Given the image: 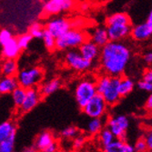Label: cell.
I'll list each match as a JSON object with an SVG mask.
<instances>
[{
    "mask_svg": "<svg viewBox=\"0 0 152 152\" xmlns=\"http://www.w3.org/2000/svg\"><path fill=\"white\" fill-rule=\"evenodd\" d=\"M23 152H37L35 148H26L23 150Z\"/></svg>",
    "mask_w": 152,
    "mask_h": 152,
    "instance_id": "cell-43",
    "label": "cell"
},
{
    "mask_svg": "<svg viewBox=\"0 0 152 152\" xmlns=\"http://www.w3.org/2000/svg\"><path fill=\"white\" fill-rule=\"evenodd\" d=\"M59 149V144L57 140L53 141L52 143H50L47 148H45L42 152H58Z\"/></svg>",
    "mask_w": 152,
    "mask_h": 152,
    "instance_id": "cell-36",
    "label": "cell"
},
{
    "mask_svg": "<svg viewBox=\"0 0 152 152\" xmlns=\"http://www.w3.org/2000/svg\"><path fill=\"white\" fill-rule=\"evenodd\" d=\"M143 140H145V142L147 144L148 149H151L152 148V133H151V131H148L146 133L145 137H143Z\"/></svg>",
    "mask_w": 152,
    "mask_h": 152,
    "instance_id": "cell-37",
    "label": "cell"
},
{
    "mask_svg": "<svg viewBox=\"0 0 152 152\" xmlns=\"http://www.w3.org/2000/svg\"><path fill=\"white\" fill-rule=\"evenodd\" d=\"M61 82L59 79H51L48 82H46L40 88L39 92L42 96H48L58 91L60 88Z\"/></svg>",
    "mask_w": 152,
    "mask_h": 152,
    "instance_id": "cell-21",
    "label": "cell"
},
{
    "mask_svg": "<svg viewBox=\"0 0 152 152\" xmlns=\"http://www.w3.org/2000/svg\"><path fill=\"white\" fill-rule=\"evenodd\" d=\"M100 66L105 74L121 77L131 59L129 48L121 41H108L99 52Z\"/></svg>",
    "mask_w": 152,
    "mask_h": 152,
    "instance_id": "cell-1",
    "label": "cell"
},
{
    "mask_svg": "<svg viewBox=\"0 0 152 152\" xmlns=\"http://www.w3.org/2000/svg\"><path fill=\"white\" fill-rule=\"evenodd\" d=\"M96 93V82L90 78L82 79L75 88V99L80 108L84 107Z\"/></svg>",
    "mask_w": 152,
    "mask_h": 152,
    "instance_id": "cell-4",
    "label": "cell"
},
{
    "mask_svg": "<svg viewBox=\"0 0 152 152\" xmlns=\"http://www.w3.org/2000/svg\"><path fill=\"white\" fill-rule=\"evenodd\" d=\"M16 39H17V42H18L19 48L22 50V49H26L29 47V44L31 43L33 37L29 33H25V34L18 36Z\"/></svg>",
    "mask_w": 152,
    "mask_h": 152,
    "instance_id": "cell-29",
    "label": "cell"
},
{
    "mask_svg": "<svg viewBox=\"0 0 152 152\" xmlns=\"http://www.w3.org/2000/svg\"><path fill=\"white\" fill-rule=\"evenodd\" d=\"M55 140H56V139H55V136L52 132L43 131L37 137V140L35 141V148L42 152L45 148H47Z\"/></svg>",
    "mask_w": 152,
    "mask_h": 152,
    "instance_id": "cell-18",
    "label": "cell"
},
{
    "mask_svg": "<svg viewBox=\"0 0 152 152\" xmlns=\"http://www.w3.org/2000/svg\"><path fill=\"white\" fill-rule=\"evenodd\" d=\"M108 108V105L102 96V95L96 93L93 98L82 107L84 112L88 118H103Z\"/></svg>",
    "mask_w": 152,
    "mask_h": 152,
    "instance_id": "cell-5",
    "label": "cell"
},
{
    "mask_svg": "<svg viewBox=\"0 0 152 152\" xmlns=\"http://www.w3.org/2000/svg\"><path fill=\"white\" fill-rule=\"evenodd\" d=\"M17 87H18V83L16 76H2L0 77V96L10 95Z\"/></svg>",
    "mask_w": 152,
    "mask_h": 152,
    "instance_id": "cell-15",
    "label": "cell"
},
{
    "mask_svg": "<svg viewBox=\"0 0 152 152\" xmlns=\"http://www.w3.org/2000/svg\"><path fill=\"white\" fill-rule=\"evenodd\" d=\"M142 80L144 81H148V82H152V70L150 69H147L142 77Z\"/></svg>",
    "mask_w": 152,
    "mask_h": 152,
    "instance_id": "cell-38",
    "label": "cell"
},
{
    "mask_svg": "<svg viewBox=\"0 0 152 152\" xmlns=\"http://www.w3.org/2000/svg\"><path fill=\"white\" fill-rule=\"evenodd\" d=\"M71 27L72 26L69 20H67L65 18H56L47 23L45 29L55 38H58L65 34L67 30H69Z\"/></svg>",
    "mask_w": 152,
    "mask_h": 152,
    "instance_id": "cell-10",
    "label": "cell"
},
{
    "mask_svg": "<svg viewBox=\"0 0 152 152\" xmlns=\"http://www.w3.org/2000/svg\"><path fill=\"white\" fill-rule=\"evenodd\" d=\"M134 148L135 152H147L148 150L147 144L143 139H140L136 142V144L134 145Z\"/></svg>",
    "mask_w": 152,
    "mask_h": 152,
    "instance_id": "cell-33",
    "label": "cell"
},
{
    "mask_svg": "<svg viewBox=\"0 0 152 152\" xmlns=\"http://www.w3.org/2000/svg\"><path fill=\"white\" fill-rule=\"evenodd\" d=\"M26 89L18 86L15 89L12 91V93L10 94L11 95V99H12V102L15 106V107H19L24 99H25V96H26Z\"/></svg>",
    "mask_w": 152,
    "mask_h": 152,
    "instance_id": "cell-24",
    "label": "cell"
},
{
    "mask_svg": "<svg viewBox=\"0 0 152 152\" xmlns=\"http://www.w3.org/2000/svg\"><path fill=\"white\" fill-rule=\"evenodd\" d=\"M119 80H120V77L110 76L108 83L107 84L104 90L102 91V93L100 94L106 100L108 107L117 105L121 99L118 90Z\"/></svg>",
    "mask_w": 152,
    "mask_h": 152,
    "instance_id": "cell-8",
    "label": "cell"
},
{
    "mask_svg": "<svg viewBox=\"0 0 152 152\" xmlns=\"http://www.w3.org/2000/svg\"><path fill=\"white\" fill-rule=\"evenodd\" d=\"M20 51L21 49L19 48L15 37H12L8 42L2 46V55L5 58L16 59L19 56Z\"/></svg>",
    "mask_w": 152,
    "mask_h": 152,
    "instance_id": "cell-16",
    "label": "cell"
},
{
    "mask_svg": "<svg viewBox=\"0 0 152 152\" xmlns=\"http://www.w3.org/2000/svg\"><path fill=\"white\" fill-rule=\"evenodd\" d=\"M88 7H89L88 4H87V3H83V4L81 5V7H80V9L83 10V11H86V10L88 9Z\"/></svg>",
    "mask_w": 152,
    "mask_h": 152,
    "instance_id": "cell-42",
    "label": "cell"
},
{
    "mask_svg": "<svg viewBox=\"0 0 152 152\" xmlns=\"http://www.w3.org/2000/svg\"><path fill=\"white\" fill-rule=\"evenodd\" d=\"M12 37H13V34L10 30L6 28L0 29V46L2 47L3 45H5Z\"/></svg>",
    "mask_w": 152,
    "mask_h": 152,
    "instance_id": "cell-32",
    "label": "cell"
},
{
    "mask_svg": "<svg viewBox=\"0 0 152 152\" xmlns=\"http://www.w3.org/2000/svg\"><path fill=\"white\" fill-rule=\"evenodd\" d=\"M134 88H135V82L133 81V79L128 77H123V76L120 77L118 90L121 98H124V96H126L129 93H131Z\"/></svg>",
    "mask_w": 152,
    "mask_h": 152,
    "instance_id": "cell-22",
    "label": "cell"
},
{
    "mask_svg": "<svg viewBox=\"0 0 152 152\" xmlns=\"http://www.w3.org/2000/svg\"><path fill=\"white\" fill-rule=\"evenodd\" d=\"M98 135H99V141L102 148L106 147L109 143H111L116 139L114 135L112 134V132L107 128H103Z\"/></svg>",
    "mask_w": 152,
    "mask_h": 152,
    "instance_id": "cell-26",
    "label": "cell"
},
{
    "mask_svg": "<svg viewBox=\"0 0 152 152\" xmlns=\"http://www.w3.org/2000/svg\"><path fill=\"white\" fill-rule=\"evenodd\" d=\"M44 77V71L41 67L32 66L28 68H24L18 72L16 77L18 79V86L27 89L36 88L42 81Z\"/></svg>",
    "mask_w": 152,
    "mask_h": 152,
    "instance_id": "cell-3",
    "label": "cell"
},
{
    "mask_svg": "<svg viewBox=\"0 0 152 152\" xmlns=\"http://www.w3.org/2000/svg\"><path fill=\"white\" fill-rule=\"evenodd\" d=\"M17 133V126L12 120L0 122V142Z\"/></svg>",
    "mask_w": 152,
    "mask_h": 152,
    "instance_id": "cell-20",
    "label": "cell"
},
{
    "mask_svg": "<svg viewBox=\"0 0 152 152\" xmlns=\"http://www.w3.org/2000/svg\"><path fill=\"white\" fill-rule=\"evenodd\" d=\"M90 39L94 44H96L99 48H102L104 45H106L109 41L106 27L99 26L95 28L93 32L90 34Z\"/></svg>",
    "mask_w": 152,
    "mask_h": 152,
    "instance_id": "cell-17",
    "label": "cell"
},
{
    "mask_svg": "<svg viewBox=\"0 0 152 152\" xmlns=\"http://www.w3.org/2000/svg\"><path fill=\"white\" fill-rule=\"evenodd\" d=\"M18 66L16 59L12 58H6L0 66V71H1L2 76H16L18 74Z\"/></svg>",
    "mask_w": 152,
    "mask_h": 152,
    "instance_id": "cell-19",
    "label": "cell"
},
{
    "mask_svg": "<svg viewBox=\"0 0 152 152\" xmlns=\"http://www.w3.org/2000/svg\"><path fill=\"white\" fill-rule=\"evenodd\" d=\"M131 37L137 41H144L148 39L152 35V12L150 11L147 20L143 24L137 25L131 28Z\"/></svg>",
    "mask_w": 152,
    "mask_h": 152,
    "instance_id": "cell-12",
    "label": "cell"
},
{
    "mask_svg": "<svg viewBox=\"0 0 152 152\" xmlns=\"http://www.w3.org/2000/svg\"><path fill=\"white\" fill-rule=\"evenodd\" d=\"M88 35L78 28H71L65 34L56 38V48L58 50H66L79 48L86 40Z\"/></svg>",
    "mask_w": 152,
    "mask_h": 152,
    "instance_id": "cell-2",
    "label": "cell"
},
{
    "mask_svg": "<svg viewBox=\"0 0 152 152\" xmlns=\"http://www.w3.org/2000/svg\"><path fill=\"white\" fill-rule=\"evenodd\" d=\"M79 53L81 56L87 60L94 61L99 56L100 48L94 44L91 40H86L79 48Z\"/></svg>",
    "mask_w": 152,
    "mask_h": 152,
    "instance_id": "cell-14",
    "label": "cell"
},
{
    "mask_svg": "<svg viewBox=\"0 0 152 152\" xmlns=\"http://www.w3.org/2000/svg\"><path fill=\"white\" fill-rule=\"evenodd\" d=\"M104 128V121L102 118H92L87 124V132L89 135H98Z\"/></svg>",
    "mask_w": 152,
    "mask_h": 152,
    "instance_id": "cell-23",
    "label": "cell"
},
{
    "mask_svg": "<svg viewBox=\"0 0 152 152\" xmlns=\"http://www.w3.org/2000/svg\"><path fill=\"white\" fill-rule=\"evenodd\" d=\"M74 7V0H48L43 6V11L47 15H58L66 12Z\"/></svg>",
    "mask_w": 152,
    "mask_h": 152,
    "instance_id": "cell-11",
    "label": "cell"
},
{
    "mask_svg": "<svg viewBox=\"0 0 152 152\" xmlns=\"http://www.w3.org/2000/svg\"><path fill=\"white\" fill-rule=\"evenodd\" d=\"M137 88L140 90L146 91V92H151L152 90V82H148L144 80H140L137 82Z\"/></svg>",
    "mask_w": 152,
    "mask_h": 152,
    "instance_id": "cell-34",
    "label": "cell"
},
{
    "mask_svg": "<svg viewBox=\"0 0 152 152\" xmlns=\"http://www.w3.org/2000/svg\"><path fill=\"white\" fill-rule=\"evenodd\" d=\"M107 32L108 35L109 41H121L130 35L132 28L131 23L123 22H112L107 23Z\"/></svg>",
    "mask_w": 152,
    "mask_h": 152,
    "instance_id": "cell-9",
    "label": "cell"
},
{
    "mask_svg": "<svg viewBox=\"0 0 152 152\" xmlns=\"http://www.w3.org/2000/svg\"><path fill=\"white\" fill-rule=\"evenodd\" d=\"M125 150H126V152H135L134 146L131 144H129V143L125 144Z\"/></svg>",
    "mask_w": 152,
    "mask_h": 152,
    "instance_id": "cell-41",
    "label": "cell"
},
{
    "mask_svg": "<svg viewBox=\"0 0 152 152\" xmlns=\"http://www.w3.org/2000/svg\"><path fill=\"white\" fill-rule=\"evenodd\" d=\"M65 63L69 68L78 72L87 71L92 66V61L85 59L80 53L76 50H69L66 53Z\"/></svg>",
    "mask_w": 152,
    "mask_h": 152,
    "instance_id": "cell-7",
    "label": "cell"
},
{
    "mask_svg": "<svg viewBox=\"0 0 152 152\" xmlns=\"http://www.w3.org/2000/svg\"><path fill=\"white\" fill-rule=\"evenodd\" d=\"M41 98H42V96H41L39 89H37V87L27 88L25 99L22 105L18 107V109L22 113H26V112L31 111L32 109H34L38 105V103L41 100Z\"/></svg>",
    "mask_w": 152,
    "mask_h": 152,
    "instance_id": "cell-13",
    "label": "cell"
},
{
    "mask_svg": "<svg viewBox=\"0 0 152 152\" xmlns=\"http://www.w3.org/2000/svg\"><path fill=\"white\" fill-rule=\"evenodd\" d=\"M125 144L124 140L115 139L111 143L103 148V152H126Z\"/></svg>",
    "mask_w": 152,
    "mask_h": 152,
    "instance_id": "cell-25",
    "label": "cell"
},
{
    "mask_svg": "<svg viewBox=\"0 0 152 152\" xmlns=\"http://www.w3.org/2000/svg\"><path fill=\"white\" fill-rule=\"evenodd\" d=\"M145 107L148 110L152 109V95H149L148 99L146 100V104H145Z\"/></svg>",
    "mask_w": 152,
    "mask_h": 152,
    "instance_id": "cell-40",
    "label": "cell"
},
{
    "mask_svg": "<svg viewBox=\"0 0 152 152\" xmlns=\"http://www.w3.org/2000/svg\"><path fill=\"white\" fill-rule=\"evenodd\" d=\"M129 127V119L126 115H118L109 118L107 121V128L112 132L116 139L125 141L127 130Z\"/></svg>",
    "mask_w": 152,
    "mask_h": 152,
    "instance_id": "cell-6",
    "label": "cell"
},
{
    "mask_svg": "<svg viewBox=\"0 0 152 152\" xmlns=\"http://www.w3.org/2000/svg\"><path fill=\"white\" fill-rule=\"evenodd\" d=\"M43 32H44L43 26L38 22H35V23L31 24V26H29L28 33L32 36L33 38H42Z\"/></svg>",
    "mask_w": 152,
    "mask_h": 152,
    "instance_id": "cell-30",
    "label": "cell"
},
{
    "mask_svg": "<svg viewBox=\"0 0 152 152\" xmlns=\"http://www.w3.org/2000/svg\"><path fill=\"white\" fill-rule=\"evenodd\" d=\"M77 135H78V129L73 126L67 127L61 131V136L65 137V139H74Z\"/></svg>",
    "mask_w": 152,
    "mask_h": 152,
    "instance_id": "cell-31",
    "label": "cell"
},
{
    "mask_svg": "<svg viewBox=\"0 0 152 152\" xmlns=\"http://www.w3.org/2000/svg\"><path fill=\"white\" fill-rule=\"evenodd\" d=\"M42 39H43L44 45L47 49H48L49 51H52L56 48V38H55L51 34H49L46 29H44Z\"/></svg>",
    "mask_w": 152,
    "mask_h": 152,
    "instance_id": "cell-28",
    "label": "cell"
},
{
    "mask_svg": "<svg viewBox=\"0 0 152 152\" xmlns=\"http://www.w3.org/2000/svg\"><path fill=\"white\" fill-rule=\"evenodd\" d=\"M85 137L83 136H77L74 137V141H73V148L75 149H78L83 147L85 143Z\"/></svg>",
    "mask_w": 152,
    "mask_h": 152,
    "instance_id": "cell-35",
    "label": "cell"
},
{
    "mask_svg": "<svg viewBox=\"0 0 152 152\" xmlns=\"http://www.w3.org/2000/svg\"><path fill=\"white\" fill-rule=\"evenodd\" d=\"M143 60L146 64H148V65H150L152 63V53H151V51H148L144 55Z\"/></svg>",
    "mask_w": 152,
    "mask_h": 152,
    "instance_id": "cell-39",
    "label": "cell"
},
{
    "mask_svg": "<svg viewBox=\"0 0 152 152\" xmlns=\"http://www.w3.org/2000/svg\"><path fill=\"white\" fill-rule=\"evenodd\" d=\"M16 134L11 135L7 140L0 142V152H14L16 142Z\"/></svg>",
    "mask_w": 152,
    "mask_h": 152,
    "instance_id": "cell-27",
    "label": "cell"
}]
</instances>
